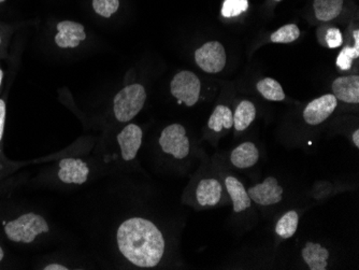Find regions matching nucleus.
Wrapping results in <instances>:
<instances>
[{
	"label": "nucleus",
	"instance_id": "obj_18",
	"mask_svg": "<svg viewBox=\"0 0 359 270\" xmlns=\"http://www.w3.org/2000/svg\"><path fill=\"white\" fill-rule=\"evenodd\" d=\"M256 116L255 106L249 100H243L238 104L233 114V126L238 132L247 130Z\"/></svg>",
	"mask_w": 359,
	"mask_h": 270
},
{
	"label": "nucleus",
	"instance_id": "obj_1",
	"mask_svg": "<svg viewBox=\"0 0 359 270\" xmlns=\"http://www.w3.org/2000/svg\"><path fill=\"white\" fill-rule=\"evenodd\" d=\"M116 243L123 257L140 268L158 265L166 247L158 227L143 217H132L123 222L116 234Z\"/></svg>",
	"mask_w": 359,
	"mask_h": 270
},
{
	"label": "nucleus",
	"instance_id": "obj_26",
	"mask_svg": "<svg viewBox=\"0 0 359 270\" xmlns=\"http://www.w3.org/2000/svg\"><path fill=\"white\" fill-rule=\"evenodd\" d=\"M326 42H327L330 49L339 48L341 44L344 43V38L341 35L340 30L336 27L330 28L327 30V33H326Z\"/></svg>",
	"mask_w": 359,
	"mask_h": 270
},
{
	"label": "nucleus",
	"instance_id": "obj_14",
	"mask_svg": "<svg viewBox=\"0 0 359 270\" xmlns=\"http://www.w3.org/2000/svg\"><path fill=\"white\" fill-rule=\"evenodd\" d=\"M302 259L311 270L327 269L330 252L320 243H308L302 251Z\"/></svg>",
	"mask_w": 359,
	"mask_h": 270
},
{
	"label": "nucleus",
	"instance_id": "obj_29",
	"mask_svg": "<svg viewBox=\"0 0 359 270\" xmlns=\"http://www.w3.org/2000/svg\"><path fill=\"white\" fill-rule=\"evenodd\" d=\"M353 142H354L355 146L357 148H359V130H355L354 134H353Z\"/></svg>",
	"mask_w": 359,
	"mask_h": 270
},
{
	"label": "nucleus",
	"instance_id": "obj_27",
	"mask_svg": "<svg viewBox=\"0 0 359 270\" xmlns=\"http://www.w3.org/2000/svg\"><path fill=\"white\" fill-rule=\"evenodd\" d=\"M6 116H7V104L5 100L0 98V144L3 141L4 133H5Z\"/></svg>",
	"mask_w": 359,
	"mask_h": 270
},
{
	"label": "nucleus",
	"instance_id": "obj_25",
	"mask_svg": "<svg viewBox=\"0 0 359 270\" xmlns=\"http://www.w3.org/2000/svg\"><path fill=\"white\" fill-rule=\"evenodd\" d=\"M359 56V49L353 46H346L342 51L339 54L338 58H337V66H338L339 69L346 70L351 69L352 67L353 60L355 58H358Z\"/></svg>",
	"mask_w": 359,
	"mask_h": 270
},
{
	"label": "nucleus",
	"instance_id": "obj_9",
	"mask_svg": "<svg viewBox=\"0 0 359 270\" xmlns=\"http://www.w3.org/2000/svg\"><path fill=\"white\" fill-rule=\"evenodd\" d=\"M248 194L251 201H255L258 205H276L282 201L283 189L280 187L276 178L269 177L263 183L252 187Z\"/></svg>",
	"mask_w": 359,
	"mask_h": 270
},
{
	"label": "nucleus",
	"instance_id": "obj_2",
	"mask_svg": "<svg viewBox=\"0 0 359 270\" xmlns=\"http://www.w3.org/2000/svg\"><path fill=\"white\" fill-rule=\"evenodd\" d=\"M4 229L8 239L12 243L28 245L34 243L42 234L48 233L50 227L42 215L28 212L7 222Z\"/></svg>",
	"mask_w": 359,
	"mask_h": 270
},
{
	"label": "nucleus",
	"instance_id": "obj_31",
	"mask_svg": "<svg viewBox=\"0 0 359 270\" xmlns=\"http://www.w3.org/2000/svg\"><path fill=\"white\" fill-rule=\"evenodd\" d=\"M3 79H4V72H3V70H1V68H0V88H1V83H3Z\"/></svg>",
	"mask_w": 359,
	"mask_h": 270
},
{
	"label": "nucleus",
	"instance_id": "obj_5",
	"mask_svg": "<svg viewBox=\"0 0 359 270\" xmlns=\"http://www.w3.org/2000/svg\"><path fill=\"white\" fill-rule=\"evenodd\" d=\"M159 146L163 152L172 155L177 160H182L189 153V139L187 130L181 124L167 126L159 137Z\"/></svg>",
	"mask_w": 359,
	"mask_h": 270
},
{
	"label": "nucleus",
	"instance_id": "obj_16",
	"mask_svg": "<svg viewBox=\"0 0 359 270\" xmlns=\"http://www.w3.org/2000/svg\"><path fill=\"white\" fill-rule=\"evenodd\" d=\"M225 184L228 194L231 195V198L233 199L235 212H242L245 209L250 208L251 198L248 194L247 189H244L243 184L237 178L227 177Z\"/></svg>",
	"mask_w": 359,
	"mask_h": 270
},
{
	"label": "nucleus",
	"instance_id": "obj_13",
	"mask_svg": "<svg viewBox=\"0 0 359 270\" xmlns=\"http://www.w3.org/2000/svg\"><path fill=\"white\" fill-rule=\"evenodd\" d=\"M196 197L203 207H213L222 197V185L215 179L201 180L196 191Z\"/></svg>",
	"mask_w": 359,
	"mask_h": 270
},
{
	"label": "nucleus",
	"instance_id": "obj_10",
	"mask_svg": "<svg viewBox=\"0 0 359 270\" xmlns=\"http://www.w3.org/2000/svg\"><path fill=\"white\" fill-rule=\"evenodd\" d=\"M56 46L62 49H74L81 42L86 39V30L82 24L72 21H62L57 24Z\"/></svg>",
	"mask_w": 359,
	"mask_h": 270
},
{
	"label": "nucleus",
	"instance_id": "obj_28",
	"mask_svg": "<svg viewBox=\"0 0 359 270\" xmlns=\"http://www.w3.org/2000/svg\"><path fill=\"white\" fill-rule=\"evenodd\" d=\"M43 270H68L69 268L67 267V266L62 265V264H48V265L44 266L43 268H42Z\"/></svg>",
	"mask_w": 359,
	"mask_h": 270
},
{
	"label": "nucleus",
	"instance_id": "obj_7",
	"mask_svg": "<svg viewBox=\"0 0 359 270\" xmlns=\"http://www.w3.org/2000/svg\"><path fill=\"white\" fill-rule=\"evenodd\" d=\"M334 95H323L310 102L304 111V119L308 124L318 125L327 120L337 108Z\"/></svg>",
	"mask_w": 359,
	"mask_h": 270
},
{
	"label": "nucleus",
	"instance_id": "obj_17",
	"mask_svg": "<svg viewBox=\"0 0 359 270\" xmlns=\"http://www.w3.org/2000/svg\"><path fill=\"white\" fill-rule=\"evenodd\" d=\"M314 12L320 21H332L340 15L344 9V0H314Z\"/></svg>",
	"mask_w": 359,
	"mask_h": 270
},
{
	"label": "nucleus",
	"instance_id": "obj_34",
	"mask_svg": "<svg viewBox=\"0 0 359 270\" xmlns=\"http://www.w3.org/2000/svg\"><path fill=\"white\" fill-rule=\"evenodd\" d=\"M276 1H281V0H276Z\"/></svg>",
	"mask_w": 359,
	"mask_h": 270
},
{
	"label": "nucleus",
	"instance_id": "obj_24",
	"mask_svg": "<svg viewBox=\"0 0 359 270\" xmlns=\"http://www.w3.org/2000/svg\"><path fill=\"white\" fill-rule=\"evenodd\" d=\"M248 8H249L248 0H225L222 8V14L225 18L238 17L244 11H247Z\"/></svg>",
	"mask_w": 359,
	"mask_h": 270
},
{
	"label": "nucleus",
	"instance_id": "obj_11",
	"mask_svg": "<svg viewBox=\"0 0 359 270\" xmlns=\"http://www.w3.org/2000/svg\"><path fill=\"white\" fill-rule=\"evenodd\" d=\"M118 142L123 158L127 162L133 161L138 154L139 149L142 144V130L138 125L128 124L118 135Z\"/></svg>",
	"mask_w": 359,
	"mask_h": 270
},
{
	"label": "nucleus",
	"instance_id": "obj_21",
	"mask_svg": "<svg viewBox=\"0 0 359 270\" xmlns=\"http://www.w3.org/2000/svg\"><path fill=\"white\" fill-rule=\"evenodd\" d=\"M298 221L299 217L297 212L294 210L288 211L276 223V233L284 239L292 237L297 231Z\"/></svg>",
	"mask_w": 359,
	"mask_h": 270
},
{
	"label": "nucleus",
	"instance_id": "obj_30",
	"mask_svg": "<svg viewBox=\"0 0 359 270\" xmlns=\"http://www.w3.org/2000/svg\"><path fill=\"white\" fill-rule=\"evenodd\" d=\"M4 257H5V251H4L3 248L0 245V263L3 262Z\"/></svg>",
	"mask_w": 359,
	"mask_h": 270
},
{
	"label": "nucleus",
	"instance_id": "obj_19",
	"mask_svg": "<svg viewBox=\"0 0 359 270\" xmlns=\"http://www.w3.org/2000/svg\"><path fill=\"white\" fill-rule=\"evenodd\" d=\"M233 125V116L231 109L228 107L219 104L213 111V114L210 116L209 126L210 130H215V132L219 133L223 130L224 128L229 130Z\"/></svg>",
	"mask_w": 359,
	"mask_h": 270
},
{
	"label": "nucleus",
	"instance_id": "obj_8",
	"mask_svg": "<svg viewBox=\"0 0 359 270\" xmlns=\"http://www.w3.org/2000/svg\"><path fill=\"white\" fill-rule=\"evenodd\" d=\"M90 176L88 165L80 158L68 157L60 162L58 178L66 184H83Z\"/></svg>",
	"mask_w": 359,
	"mask_h": 270
},
{
	"label": "nucleus",
	"instance_id": "obj_22",
	"mask_svg": "<svg viewBox=\"0 0 359 270\" xmlns=\"http://www.w3.org/2000/svg\"><path fill=\"white\" fill-rule=\"evenodd\" d=\"M300 37V30L295 24L282 26L271 35L273 43H292Z\"/></svg>",
	"mask_w": 359,
	"mask_h": 270
},
{
	"label": "nucleus",
	"instance_id": "obj_20",
	"mask_svg": "<svg viewBox=\"0 0 359 270\" xmlns=\"http://www.w3.org/2000/svg\"><path fill=\"white\" fill-rule=\"evenodd\" d=\"M256 88L264 98L271 100V102H282L285 98V94H284L281 84L276 81L274 79H263V80L258 82Z\"/></svg>",
	"mask_w": 359,
	"mask_h": 270
},
{
	"label": "nucleus",
	"instance_id": "obj_6",
	"mask_svg": "<svg viewBox=\"0 0 359 270\" xmlns=\"http://www.w3.org/2000/svg\"><path fill=\"white\" fill-rule=\"evenodd\" d=\"M197 65L208 74H217L226 65V53L223 44L217 41L207 42L195 52Z\"/></svg>",
	"mask_w": 359,
	"mask_h": 270
},
{
	"label": "nucleus",
	"instance_id": "obj_3",
	"mask_svg": "<svg viewBox=\"0 0 359 270\" xmlns=\"http://www.w3.org/2000/svg\"><path fill=\"white\" fill-rule=\"evenodd\" d=\"M147 92L141 84H132L121 90L113 100V111L121 123L132 121L142 110Z\"/></svg>",
	"mask_w": 359,
	"mask_h": 270
},
{
	"label": "nucleus",
	"instance_id": "obj_15",
	"mask_svg": "<svg viewBox=\"0 0 359 270\" xmlns=\"http://www.w3.org/2000/svg\"><path fill=\"white\" fill-rule=\"evenodd\" d=\"M259 152L253 142H244L231 152V161L237 168L245 169L258 162Z\"/></svg>",
	"mask_w": 359,
	"mask_h": 270
},
{
	"label": "nucleus",
	"instance_id": "obj_33",
	"mask_svg": "<svg viewBox=\"0 0 359 270\" xmlns=\"http://www.w3.org/2000/svg\"><path fill=\"white\" fill-rule=\"evenodd\" d=\"M6 0H0V4L5 3Z\"/></svg>",
	"mask_w": 359,
	"mask_h": 270
},
{
	"label": "nucleus",
	"instance_id": "obj_4",
	"mask_svg": "<svg viewBox=\"0 0 359 270\" xmlns=\"http://www.w3.org/2000/svg\"><path fill=\"white\" fill-rule=\"evenodd\" d=\"M171 94L179 104L193 107L197 104L201 95V84L198 76L189 70H183L175 74L171 81Z\"/></svg>",
	"mask_w": 359,
	"mask_h": 270
},
{
	"label": "nucleus",
	"instance_id": "obj_32",
	"mask_svg": "<svg viewBox=\"0 0 359 270\" xmlns=\"http://www.w3.org/2000/svg\"><path fill=\"white\" fill-rule=\"evenodd\" d=\"M3 46V37H1V33H0V46Z\"/></svg>",
	"mask_w": 359,
	"mask_h": 270
},
{
	"label": "nucleus",
	"instance_id": "obj_12",
	"mask_svg": "<svg viewBox=\"0 0 359 270\" xmlns=\"http://www.w3.org/2000/svg\"><path fill=\"white\" fill-rule=\"evenodd\" d=\"M332 92L337 100L348 104H358L359 76H348L336 79L332 83Z\"/></svg>",
	"mask_w": 359,
	"mask_h": 270
},
{
	"label": "nucleus",
	"instance_id": "obj_23",
	"mask_svg": "<svg viewBox=\"0 0 359 270\" xmlns=\"http://www.w3.org/2000/svg\"><path fill=\"white\" fill-rule=\"evenodd\" d=\"M93 8L100 17H112L120 8V0H93Z\"/></svg>",
	"mask_w": 359,
	"mask_h": 270
}]
</instances>
